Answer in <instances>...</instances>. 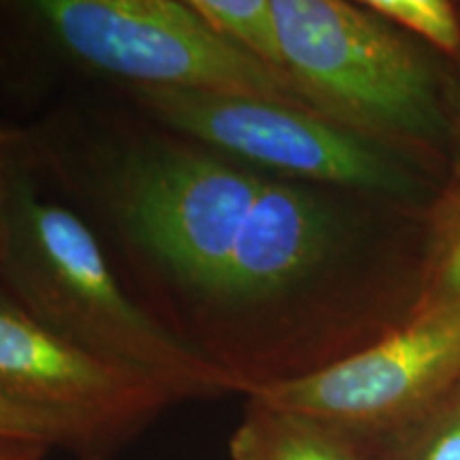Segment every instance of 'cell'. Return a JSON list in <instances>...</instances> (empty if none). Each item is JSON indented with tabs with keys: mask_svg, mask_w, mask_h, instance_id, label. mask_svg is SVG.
<instances>
[{
	"mask_svg": "<svg viewBox=\"0 0 460 460\" xmlns=\"http://www.w3.org/2000/svg\"><path fill=\"white\" fill-rule=\"evenodd\" d=\"M365 4L396 28L460 58V9L450 0H365Z\"/></svg>",
	"mask_w": 460,
	"mask_h": 460,
	"instance_id": "7c38bea8",
	"label": "cell"
},
{
	"mask_svg": "<svg viewBox=\"0 0 460 460\" xmlns=\"http://www.w3.org/2000/svg\"><path fill=\"white\" fill-rule=\"evenodd\" d=\"M190 4L226 41L288 82L273 0H190Z\"/></svg>",
	"mask_w": 460,
	"mask_h": 460,
	"instance_id": "30bf717a",
	"label": "cell"
},
{
	"mask_svg": "<svg viewBox=\"0 0 460 460\" xmlns=\"http://www.w3.org/2000/svg\"><path fill=\"white\" fill-rule=\"evenodd\" d=\"M356 444L376 460H460V386L410 427Z\"/></svg>",
	"mask_w": 460,
	"mask_h": 460,
	"instance_id": "8fae6325",
	"label": "cell"
},
{
	"mask_svg": "<svg viewBox=\"0 0 460 460\" xmlns=\"http://www.w3.org/2000/svg\"><path fill=\"white\" fill-rule=\"evenodd\" d=\"M154 126L113 130L90 163L143 307L241 394L358 352L376 286L373 207L388 203Z\"/></svg>",
	"mask_w": 460,
	"mask_h": 460,
	"instance_id": "6da1fadb",
	"label": "cell"
},
{
	"mask_svg": "<svg viewBox=\"0 0 460 460\" xmlns=\"http://www.w3.org/2000/svg\"><path fill=\"white\" fill-rule=\"evenodd\" d=\"M22 11L68 56L128 88L220 92L312 111L286 79L217 34L190 0H34Z\"/></svg>",
	"mask_w": 460,
	"mask_h": 460,
	"instance_id": "5b68a950",
	"label": "cell"
},
{
	"mask_svg": "<svg viewBox=\"0 0 460 460\" xmlns=\"http://www.w3.org/2000/svg\"><path fill=\"white\" fill-rule=\"evenodd\" d=\"M51 447L41 441L0 437V460H45Z\"/></svg>",
	"mask_w": 460,
	"mask_h": 460,
	"instance_id": "9a60e30c",
	"label": "cell"
},
{
	"mask_svg": "<svg viewBox=\"0 0 460 460\" xmlns=\"http://www.w3.org/2000/svg\"><path fill=\"white\" fill-rule=\"evenodd\" d=\"M26 137L0 124V239H3L4 220L11 203V194L17 180V172L24 163Z\"/></svg>",
	"mask_w": 460,
	"mask_h": 460,
	"instance_id": "5bb4252c",
	"label": "cell"
},
{
	"mask_svg": "<svg viewBox=\"0 0 460 460\" xmlns=\"http://www.w3.org/2000/svg\"><path fill=\"white\" fill-rule=\"evenodd\" d=\"M0 396L66 422L102 460L172 405L135 373L75 348L0 286Z\"/></svg>",
	"mask_w": 460,
	"mask_h": 460,
	"instance_id": "52a82bcc",
	"label": "cell"
},
{
	"mask_svg": "<svg viewBox=\"0 0 460 460\" xmlns=\"http://www.w3.org/2000/svg\"><path fill=\"white\" fill-rule=\"evenodd\" d=\"M154 124L239 160L314 186L388 205L416 203L422 177L405 154L281 102L175 88H128Z\"/></svg>",
	"mask_w": 460,
	"mask_h": 460,
	"instance_id": "277c9868",
	"label": "cell"
},
{
	"mask_svg": "<svg viewBox=\"0 0 460 460\" xmlns=\"http://www.w3.org/2000/svg\"><path fill=\"white\" fill-rule=\"evenodd\" d=\"M286 77L305 105L401 154L450 141L437 73L399 28L365 3L273 0Z\"/></svg>",
	"mask_w": 460,
	"mask_h": 460,
	"instance_id": "3957f363",
	"label": "cell"
},
{
	"mask_svg": "<svg viewBox=\"0 0 460 460\" xmlns=\"http://www.w3.org/2000/svg\"><path fill=\"white\" fill-rule=\"evenodd\" d=\"M228 452L230 460H376L326 424L250 399L230 435Z\"/></svg>",
	"mask_w": 460,
	"mask_h": 460,
	"instance_id": "ba28073f",
	"label": "cell"
},
{
	"mask_svg": "<svg viewBox=\"0 0 460 460\" xmlns=\"http://www.w3.org/2000/svg\"><path fill=\"white\" fill-rule=\"evenodd\" d=\"M0 437L4 439L41 441L49 447H65L84 460V444L66 422L49 413L22 407L0 396Z\"/></svg>",
	"mask_w": 460,
	"mask_h": 460,
	"instance_id": "4fadbf2b",
	"label": "cell"
},
{
	"mask_svg": "<svg viewBox=\"0 0 460 460\" xmlns=\"http://www.w3.org/2000/svg\"><path fill=\"white\" fill-rule=\"evenodd\" d=\"M452 152V180L460 181V105L450 107V141H447Z\"/></svg>",
	"mask_w": 460,
	"mask_h": 460,
	"instance_id": "2e32d148",
	"label": "cell"
},
{
	"mask_svg": "<svg viewBox=\"0 0 460 460\" xmlns=\"http://www.w3.org/2000/svg\"><path fill=\"white\" fill-rule=\"evenodd\" d=\"M0 286L56 335L175 402L237 393L135 298L90 224L39 190L26 143L0 239Z\"/></svg>",
	"mask_w": 460,
	"mask_h": 460,
	"instance_id": "7a4b0ae2",
	"label": "cell"
},
{
	"mask_svg": "<svg viewBox=\"0 0 460 460\" xmlns=\"http://www.w3.org/2000/svg\"><path fill=\"white\" fill-rule=\"evenodd\" d=\"M460 309V181H450L429 211L427 256L410 314Z\"/></svg>",
	"mask_w": 460,
	"mask_h": 460,
	"instance_id": "9c48e42d",
	"label": "cell"
},
{
	"mask_svg": "<svg viewBox=\"0 0 460 460\" xmlns=\"http://www.w3.org/2000/svg\"><path fill=\"white\" fill-rule=\"evenodd\" d=\"M460 386V309L407 315L358 352L245 399L373 441L410 427Z\"/></svg>",
	"mask_w": 460,
	"mask_h": 460,
	"instance_id": "8992f818",
	"label": "cell"
}]
</instances>
